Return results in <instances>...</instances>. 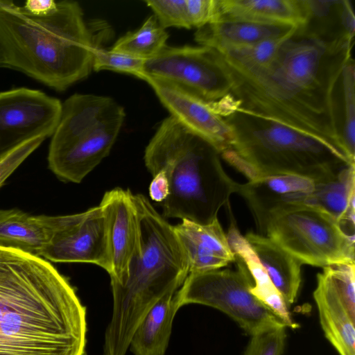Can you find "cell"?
Masks as SVG:
<instances>
[{
	"label": "cell",
	"instance_id": "1",
	"mask_svg": "<svg viewBox=\"0 0 355 355\" xmlns=\"http://www.w3.org/2000/svg\"><path fill=\"white\" fill-rule=\"evenodd\" d=\"M353 45L354 40L324 42L297 27L266 66L244 69L221 58L238 107L315 135L344 155L334 125V96Z\"/></svg>",
	"mask_w": 355,
	"mask_h": 355
},
{
	"label": "cell",
	"instance_id": "2",
	"mask_svg": "<svg viewBox=\"0 0 355 355\" xmlns=\"http://www.w3.org/2000/svg\"><path fill=\"white\" fill-rule=\"evenodd\" d=\"M86 315L50 262L0 245V355H85Z\"/></svg>",
	"mask_w": 355,
	"mask_h": 355
},
{
	"label": "cell",
	"instance_id": "3",
	"mask_svg": "<svg viewBox=\"0 0 355 355\" xmlns=\"http://www.w3.org/2000/svg\"><path fill=\"white\" fill-rule=\"evenodd\" d=\"M110 30L105 21L86 23L76 1H58L49 13L35 15L0 0V43L8 67L58 91L88 76Z\"/></svg>",
	"mask_w": 355,
	"mask_h": 355
},
{
	"label": "cell",
	"instance_id": "4",
	"mask_svg": "<svg viewBox=\"0 0 355 355\" xmlns=\"http://www.w3.org/2000/svg\"><path fill=\"white\" fill-rule=\"evenodd\" d=\"M220 155L174 116L162 121L144 158L153 175L149 194L163 216L200 224L218 218L238 184L225 171Z\"/></svg>",
	"mask_w": 355,
	"mask_h": 355
},
{
	"label": "cell",
	"instance_id": "5",
	"mask_svg": "<svg viewBox=\"0 0 355 355\" xmlns=\"http://www.w3.org/2000/svg\"><path fill=\"white\" fill-rule=\"evenodd\" d=\"M134 200L139 239L125 276L110 281L113 309L105 334L104 355H125L147 313L166 293L178 291L189 275L174 226L143 194L134 195Z\"/></svg>",
	"mask_w": 355,
	"mask_h": 355
},
{
	"label": "cell",
	"instance_id": "6",
	"mask_svg": "<svg viewBox=\"0 0 355 355\" xmlns=\"http://www.w3.org/2000/svg\"><path fill=\"white\" fill-rule=\"evenodd\" d=\"M223 119L233 131L234 141L220 155L248 180L295 175L317 183L354 164L327 141L273 119L239 107Z\"/></svg>",
	"mask_w": 355,
	"mask_h": 355
},
{
	"label": "cell",
	"instance_id": "7",
	"mask_svg": "<svg viewBox=\"0 0 355 355\" xmlns=\"http://www.w3.org/2000/svg\"><path fill=\"white\" fill-rule=\"evenodd\" d=\"M113 98L75 94L63 103L51 136L49 167L62 181L80 183L107 157L125 119Z\"/></svg>",
	"mask_w": 355,
	"mask_h": 355
},
{
	"label": "cell",
	"instance_id": "8",
	"mask_svg": "<svg viewBox=\"0 0 355 355\" xmlns=\"http://www.w3.org/2000/svg\"><path fill=\"white\" fill-rule=\"evenodd\" d=\"M258 229L302 264L324 268L354 262V234L318 207L282 205L269 212Z\"/></svg>",
	"mask_w": 355,
	"mask_h": 355
},
{
	"label": "cell",
	"instance_id": "9",
	"mask_svg": "<svg viewBox=\"0 0 355 355\" xmlns=\"http://www.w3.org/2000/svg\"><path fill=\"white\" fill-rule=\"evenodd\" d=\"M236 270L217 269L189 273L174 295L178 308L189 304L215 308L250 336L272 329L288 328L252 294L248 271L239 257H236Z\"/></svg>",
	"mask_w": 355,
	"mask_h": 355
},
{
	"label": "cell",
	"instance_id": "10",
	"mask_svg": "<svg viewBox=\"0 0 355 355\" xmlns=\"http://www.w3.org/2000/svg\"><path fill=\"white\" fill-rule=\"evenodd\" d=\"M144 76L173 83L206 103L229 95L233 85L218 52L205 46L166 45L145 60Z\"/></svg>",
	"mask_w": 355,
	"mask_h": 355
},
{
	"label": "cell",
	"instance_id": "11",
	"mask_svg": "<svg viewBox=\"0 0 355 355\" xmlns=\"http://www.w3.org/2000/svg\"><path fill=\"white\" fill-rule=\"evenodd\" d=\"M39 217L47 235L41 257L57 263H92L110 272L105 218L100 205L71 215Z\"/></svg>",
	"mask_w": 355,
	"mask_h": 355
},
{
	"label": "cell",
	"instance_id": "12",
	"mask_svg": "<svg viewBox=\"0 0 355 355\" xmlns=\"http://www.w3.org/2000/svg\"><path fill=\"white\" fill-rule=\"evenodd\" d=\"M62 103L44 92L26 87L0 92V157L34 137L54 133Z\"/></svg>",
	"mask_w": 355,
	"mask_h": 355
},
{
	"label": "cell",
	"instance_id": "13",
	"mask_svg": "<svg viewBox=\"0 0 355 355\" xmlns=\"http://www.w3.org/2000/svg\"><path fill=\"white\" fill-rule=\"evenodd\" d=\"M141 80L150 85L171 116L209 142L220 154L231 148L233 131L208 103L173 83L147 76Z\"/></svg>",
	"mask_w": 355,
	"mask_h": 355
},
{
	"label": "cell",
	"instance_id": "14",
	"mask_svg": "<svg viewBox=\"0 0 355 355\" xmlns=\"http://www.w3.org/2000/svg\"><path fill=\"white\" fill-rule=\"evenodd\" d=\"M99 205L105 218L110 281H119L127 273L139 239L134 194L116 187L105 193Z\"/></svg>",
	"mask_w": 355,
	"mask_h": 355
},
{
	"label": "cell",
	"instance_id": "15",
	"mask_svg": "<svg viewBox=\"0 0 355 355\" xmlns=\"http://www.w3.org/2000/svg\"><path fill=\"white\" fill-rule=\"evenodd\" d=\"M174 230L184 252L189 274L220 269L236 261L218 218L207 224L182 220Z\"/></svg>",
	"mask_w": 355,
	"mask_h": 355
},
{
	"label": "cell",
	"instance_id": "16",
	"mask_svg": "<svg viewBox=\"0 0 355 355\" xmlns=\"http://www.w3.org/2000/svg\"><path fill=\"white\" fill-rule=\"evenodd\" d=\"M313 296L326 338L339 355H355V320L345 306L331 265L318 273Z\"/></svg>",
	"mask_w": 355,
	"mask_h": 355
},
{
	"label": "cell",
	"instance_id": "17",
	"mask_svg": "<svg viewBox=\"0 0 355 355\" xmlns=\"http://www.w3.org/2000/svg\"><path fill=\"white\" fill-rule=\"evenodd\" d=\"M315 182L295 175H275L255 178L237 184L236 193L245 200L257 227L266 215L277 207L288 203H304L313 191Z\"/></svg>",
	"mask_w": 355,
	"mask_h": 355
},
{
	"label": "cell",
	"instance_id": "18",
	"mask_svg": "<svg viewBox=\"0 0 355 355\" xmlns=\"http://www.w3.org/2000/svg\"><path fill=\"white\" fill-rule=\"evenodd\" d=\"M297 26L219 19L197 29L194 39L200 46L220 50L287 37L293 34Z\"/></svg>",
	"mask_w": 355,
	"mask_h": 355
},
{
	"label": "cell",
	"instance_id": "19",
	"mask_svg": "<svg viewBox=\"0 0 355 355\" xmlns=\"http://www.w3.org/2000/svg\"><path fill=\"white\" fill-rule=\"evenodd\" d=\"M304 17L297 30L324 42L354 40L355 17L349 0H303Z\"/></svg>",
	"mask_w": 355,
	"mask_h": 355
},
{
	"label": "cell",
	"instance_id": "20",
	"mask_svg": "<svg viewBox=\"0 0 355 355\" xmlns=\"http://www.w3.org/2000/svg\"><path fill=\"white\" fill-rule=\"evenodd\" d=\"M227 237L232 251L241 259L248 271L252 280V294L280 318L287 327L297 328L298 324L293 321L289 311L290 306L270 280L257 255L232 219Z\"/></svg>",
	"mask_w": 355,
	"mask_h": 355
},
{
	"label": "cell",
	"instance_id": "21",
	"mask_svg": "<svg viewBox=\"0 0 355 355\" xmlns=\"http://www.w3.org/2000/svg\"><path fill=\"white\" fill-rule=\"evenodd\" d=\"M270 280L289 306L297 300L302 283V263L266 236H245Z\"/></svg>",
	"mask_w": 355,
	"mask_h": 355
},
{
	"label": "cell",
	"instance_id": "22",
	"mask_svg": "<svg viewBox=\"0 0 355 355\" xmlns=\"http://www.w3.org/2000/svg\"><path fill=\"white\" fill-rule=\"evenodd\" d=\"M355 166L342 169L336 176L317 182L304 204L318 207L334 217L349 233L354 234Z\"/></svg>",
	"mask_w": 355,
	"mask_h": 355
},
{
	"label": "cell",
	"instance_id": "23",
	"mask_svg": "<svg viewBox=\"0 0 355 355\" xmlns=\"http://www.w3.org/2000/svg\"><path fill=\"white\" fill-rule=\"evenodd\" d=\"M218 4L217 19L299 26L304 17L303 0H218Z\"/></svg>",
	"mask_w": 355,
	"mask_h": 355
},
{
	"label": "cell",
	"instance_id": "24",
	"mask_svg": "<svg viewBox=\"0 0 355 355\" xmlns=\"http://www.w3.org/2000/svg\"><path fill=\"white\" fill-rule=\"evenodd\" d=\"M176 291L166 293L135 329L129 345L134 355H164L179 309L174 297Z\"/></svg>",
	"mask_w": 355,
	"mask_h": 355
},
{
	"label": "cell",
	"instance_id": "25",
	"mask_svg": "<svg viewBox=\"0 0 355 355\" xmlns=\"http://www.w3.org/2000/svg\"><path fill=\"white\" fill-rule=\"evenodd\" d=\"M47 242L39 216L19 209L0 210V245L41 257Z\"/></svg>",
	"mask_w": 355,
	"mask_h": 355
},
{
	"label": "cell",
	"instance_id": "26",
	"mask_svg": "<svg viewBox=\"0 0 355 355\" xmlns=\"http://www.w3.org/2000/svg\"><path fill=\"white\" fill-rule=\"evenodd\" d=\"M354 61L345 65L337 82L334 96V119L343 152L353 164L355 158Z\"/></svg>",
	"mask_w": 355,
	"mask_h": 355
},
{
	"label": "cell",
	"instance_id": "27",
	"mask_svg": "<svg viewBox=\"0 0 355 355\" xmlns=\"http://www.w3.org/2000/svg\"><path fill=\"white\" fill-rule=\"evenodd\" d=\"M168 38V33L153 15L139 29L117 40L110 49L146 60L157 54L166 45Z\"/></svg>",
	"mask_w": 355,
	"mask_h": 355
},
{
	"label": "cell",
	"instance_id": "28",
	"mask_svg": "<svg viewBox=\"0 0 355 355\" xmlns=\"http://www.w3.org/2000/svg\"><path fill=\"white\" fill-rule=\"evenodd\" d=\"M289 36L216 51L225 62L232 66L244 69L262 67L272 61L282 44Z\"/></svg>",
	"mask_w": 355,
	"mask_h": 355
},
{
	"label": "cell",
	"instance_id": "29",
	"mask_svg": "<svg viewBox=\"0 0 355 355\" xmlns=\"http://www.w3.org/2000/svg\"><path fill=\"white\" fill-rule=\"evenodd\" d=\"M144 62L143 59L101 47L94 53L93 69L96 71L106 69L128 73L141 79Z\"/></svg>",
	"mask_w": 355,
	"mask_h": 355
},
{
	"label": "cell",
	"instance_id": "30",
	"mask_svg": "<svg viewBox=\"0 0 355 355\" xmlns=\"http://www.w3.org/2000/svg\"><path fill=\"white\" fill-rule=\"evenodd\" d=\"M145 3L153 10L164 29L168 27L191 28L187 18L185 0H147Z\"/></svg>",
	"mask_w": 355,
	"mask_h": 355
},
{
	"label": "cell",
	"instance_id": "31",
	"mask_svg": "<svg viewBox=\"0 0 355 355\" xmlns=\"http://www.w3.org/2000/svg\"><path fill=\"white\" fill-rule=\"evenodd\" d=\"M286 327L251 336L244 355H282L286 339Z\"/></svg>",
	"mask_w": 355,
	"mask_h": 355
},
{
	"label": "cell",
	"instance_id": "32",
	"mask_svg": "<svg viewBox=\"0 0 355 355\" xmlns=\"http://www.w3.org/2000/svg\"><path fill=\"white\" fill-rule=\"evenodd\" d=\"M46 139L44 136L32 138L17 145L0 157V188Z\"/></svg>",
	"mask_w": 355,
	"mask_h": 355
},
{
	"label": "cell",
	"instance_id": "33",
	"mask_svg": "<svg viewBox=\"0 0 355 355\" xmlns=\"http://www.w3.org/2000/svg\"><path fill=\"white\" fill-rule=\"evenodd\" d=\"M191 28L197 29L216 21L218 17V0H185Z\"/></svg>",
	"mask_w": 355,
	"mask_h": 355
},
{
	"label": "cell",
	"instance_id": "34",
	"mask_svg": "<svg viewBox=\"0 0 355 355\" xmlns=\"http://www.w3.org/2000/svg\"><path fill=\"white\" fill-rule=\"evenodd\" d=\"M56 6L57 1L53 0H28L23 8L33 15H42L51 12Z\"/></svg>",
	"mask_w": 355,
	"mask_h": 355
},
{
	"label": "cell",
	"instance_id": "35",
	"mask_svg": "<svg viewBox=\"0 0 355 355\" xmlns=\"http://www.w3.org/2000/svg\"><path fill=\"white\" fill-rule=\"evenodd\" d=\"M8 67V61L5 51L0 43V67Z\"/></svg>",
	"mask_w": 355,
	"mask_h": 355
}]
</instances>
